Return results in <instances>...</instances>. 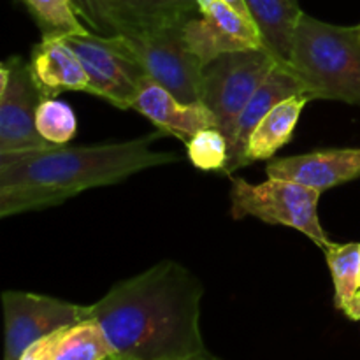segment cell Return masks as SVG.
<instances>
[{
  "label": "cell",
  "instance_id": "cell-6",
  "mask_svg": "<svg viewBox=\"0 0 360 360\" xmlns=\"http://www.w3.org/2000/svg\"><path fill=\"white\" fill-rule=\"evenodd\" d=\"M65 39L84 67L86 94L104 98L118 109H134L137 95L150 76L127 48L122 35L104 37L88 32Z\"/></svg>",
  "mask_w": 360,
  "mask_h": 360
},
{
  "label": "cell",
  "instance_id": "cell-26",
  "mask_svg": "<svg viewBox=\"0 0 360 360\" xmlns=\"http://www.w3.org/2000/svg\"><path fill=\"white\" fill-rule=\"evenodd\" d=\"M225 2L227 4H231L232 7H234L236 11H239V13L241 14H245L246 18H250V20H252V16H250V13H248V7H246V2L245 0H225ZM253 21V20H252ZM253 23H255V21H253Z\"/></svg>",
  "mask_w": 360,
  "mask_h": 360
},
{
  "label": "cell",
  "instance_id": "cell-10",
  "mask_svg": "<svg viewBox=\"0 0 360 360\" xmlns=\"http://www.w3.org/2000/svg\"><path fill=\"white\" fill-rule=\"evenodd\" d=\"M183 34L204 65L224 53L266 49L259 27L225 0H214L207 9L186 21Z\"/></svg>",
  "mask_w": 360,
  "mask_h": 360
},
{
  "label": "cell",
  "instance_id": "cell-24",
  "mask_svg": "<svg viewBox=\"0 0 360 360\" xmlns=\"http://www.w3.org/2000/svg\"><path fill=\"white\" fill-rule=\"evenodd\" d=\"M60 333L62 330H56V333L41 338L35 343H32L21 354L20 360H56V347H58Z\"/></svg>",
  "mask_w": 360,
  "mask_h": 360
},
{
  "label": "cell",
  "instance_id": "cell-22",
  "mask_svg": "<svg viewBox=\"0 0 360 360\" xmlns=\"http://www.w3.org/2000/svg\"><path fill=\"white\" fill-rule=\"evenodd\" d=\"M188 158L200 171L224 172L229 164V141L220 129H204L186 141Z\"/></svg>",
  "mask_w": 360,
  "mask_h": 360
},
{
  "label": "cell",
  "instance_id": "cell-30",
  "mask_svg": "<svg viewBox=\"0 0 360 360\" xmlns=\"http://www.w3.org/2000/svg\"><path fill=\"white\" fill-rule=\"evenodd\" d=\"M109 360H111V359H109Z\"/></svg>",
  "mask_w": 360,
  "mask_h": 360
},
{
  "label": "cell",
  "instance_id": "cell-18",
  "mask_svg": "<svg viewBox=\"0 0 360 360\" xmlns=\"http://www.w3.org/2000/svg\"><path fill=\"white\" fill-rule=\"evenodd\" d=\"M112 357L115 352L104 329L91 316L60 333L56 360H109Z\"/></svg>",
  "mask_w": 360,
  "mask_h": 360
},
{
  "label": "cell",
  "instance_id": "cell-1",
  "mask_svg": "<svg viewBox=\"0 0 360 360\" xmlns=\"http://www.w3.org/2000/svg\"><path fill=\"white\" fill-rule=\"evenodd\" d=\"M204 288L186 267L164 260L116 283L91 304L115 357L183 360L206 352L200 333Z\"/></svg>",
  "mask_w": 360,
  "mask_h": 360
},
{
  "label": "cell",
  "instance_id": "cell-20",
  "mask_svg": "<svg viewBox=\"0 0 360 360\" xmlns=\"http://www.w3.org/2000/svg\"><path fill=\"white\" fill-rule=\"evenodd\" d=\"M35 23L42 32V37H70L91 32L77 14L72 0H21Z\"/></svg>",
  "mask_w": 360,
  "mask_h": 360
},
{
  "label": "cell",
  "instance_id": "cell-28",
  "mask_svg": "<svg viewBox=\"0 0 360 360\" xmlns=\"http://www.w3.org/2000/svg\"><path fill=\"white\" fill-rule=\"evenodd\" d=\"M111 360H129V359H118V357H112Z\"/></svg>",
  "mask_w": 360,
  "mask_h": 360
},
{
  "label": "cell",
  "instance_id": "cell-29",
  "mask_svg": "<svg viewBox=\"0 0 360 360\" xmlns=\"http://www.w3.org/2000/svg\"><path fill=\"white\" fill-rule=\"evenodd\" d=\"M357 27H359V32H360V23H359V25H357Z\"/></svg>",
  "mask_w": 360,
  "mask_h": 360
},
{
  "label": "cell",
  "instance_id": "cell-11",
  "mask_svg": "<svg viewBox=\"0 0 360 360\" xmlns=\"http://www.w3.org/2000/svg\"><path fill=\"white\" fill-rule=\"evenodd\" d=\"M267 178L288 179L319 192L360 178V150L334 148L278 158L267 164Z\"/></svg>",
  "mask_w": 360,
  "mask_h": 360
},
{
  "label": "cell",
  "instance_id": "cell-2",
  "mask_svg": "<svg viewBox=\"0 0 360 360\" xmlns=\"http://www.w3.org/2000/svg\"><path fill=\"white\" fill-rule=\"evenodd\" d=\"M162 132L94 146L48 144L0 153V218L58 206L86 190L109 186L178 155L153 150Z\"/></svg>",
  "mask_w": 360,
  "mask_h": 360
},
{
  "label": "cell",
  "instance_id": "cell-8",
  "mask_svg": "<svg viewBox=\"0 0 360 360\" xmlns=\"http://www.w3.org/2000/svg\"><path fill=\"white\" fill-rule=\"evenodd\" d=\"M2 304L6 323L4 360H20L21 354L37 340L91 316V306L34 292L7 290L2 294Z\"/></svg>",
  "mask_w": 360,
  "mask_h": 360
},
{
  "label": "cell",
  "instance_id": "cell-3",
  "mask_svg": "<svg viewBox=\"0 0 360 360\" xmlns=\"http://www.w3.org/2000/svg\"><path fill=\"white\" fill-rule=\"evenodd\" d=\"M311 98L360 104L359 27L326 23L302 13L287 63Z\"/></svg>",
  "mask_w": 360,
  "mask_h": 360
},
{
  "label": "cell",
  "instance_id": "cell-21",
  "mask_svg": "<svg viewBox=\"0 0 360 360\" xmlns=\"http://www.w3.org/2000/svg\"><path fill=\"white\" fill-rule=\"evenodd\" d=\"M39 134L51 144H67L77 132V120L72 108L56 97L41 102L35 116Z\"/></svg>",
  "mask_w": 360,
  "mask_h": 360
},
{
  "label": "cell",
  "instance_id": "cell-13",
  "mask_svg": "<svg viewBox=\"0 0 360 360\" xmlns=\"http://www.w3.org/2000/svg\"><path fill=\"white\" fill-rule=\"evenodd\" d=\"M134 111L150 120L162 134L186 143L204 129H218V120L202 102H183L155 81H148L137 95Z\"/></svg>",
  "mask_w": 360,
  "mask_h": 360
},
{
  "label": "cell",
  "instance_id": "cell-16",
  "mask_svg": "<svg viewBox=\"0 0 360 360\" xmlns=\"http://www.w3.org/2000/svg\"><path fill=\"white\" fill-rule=\"evenodd\" d=\"M262 35L264 48L280 63H288L302 11L299 0H245Z\"/></svg>",
  "mask_w": 360,
  "mask_h": 360
},
{
  "label": "cell",
  "instance_id": "cell-14",
  "mask_svg": "<svg viewBox=\"0 0 360 360\" xmlns=\"http://www.w3.org/2000/svg\"><path fill=\"white\" fill-rule=\"evenodd\" d=\"M30 70L44 98L62 91H88V76L65 37H42L32 48Z\"/></svg>",
  "mask_w": 360,
  "mask_h": 360
},
{
  "label": "cell",
  "instance_id": "cell-4",
  "mask_svg": "<svg viewBox=\"0 0 360 360\" xmlns=\"http://www.w3.org/2000/svg\"><path fill=\"white\" fill-rule=\"evenodd\" d=\"M322 192L288 179L269 178L253 185L243 178L232 179L231 214L234 220L253 217L269 225H285L311 239L320 250L333 245L319 218Z\"/></svg>",
  "mask_w": 360,
  "mask_h": 360
},
{
  "label": "cell",
  "instance_id": "cell-12",
  "mask_svg": "<svg viewBox=\"0 0 360 360\" xmlns=\"http://www.w3.org/2000/svg\"><path fill=\"white\" fill-rule=\"evenodd\" d=\"M297 94H308L304 83L299 79L297 74L287 63L278 62L273 67V70L267 74L266 79L262 81V84L257 88V91L252 95V98L236 122L234 136H232L231 148H229V164L224 174H232V172L248 165L246 164V144H248L253 130L274 105Z\"/></svg>",
  "mask_w": 360,
  "mask_h": 360
},
{
  "label": "cell",
  "instance_id": "cell-17",
  "mask_svg": "<svg viewBox=\"0 0 360 360\" xmlns=\"http://www.w3.org/2000/svg\"><path fill=\"white\" fill-rule=\"evenodd\" d=\"M309 101L313 98L308 94H297L274 105L250 136L246 144V164L269 160L276 151L290 143L302 109Z\"/></svg>",
  "mask_w": 360,
  "mask_h": 360
},
{
  "label": "cell",
  "instance_id": "cell-7",
  "mask_svg": "<svg viewBox=\"0 0 360 360\" xmlns=\"http://www.w3.org/2000/svg\"><path fill=\"white\" fill-rule=\"evenodd\" d=\"M183 27L185 23L122 37L151 81L167 88L179 101L200 102L204 63L190 49Z\"/></svg>",
  "mask_w": 360,
  "mask_h": 360
},
{
  "label": "cell",
  "instance_id": "cell-15",
  "mask_svg": "<svg viewBox=\"0 0 360 360\" xmlns=\"http://www.w3.org/2000/svg\"><path fill=\"white\" fill-rule=\"evenodd\" d=\"M120 35L183 25L200 14L197 0H111Z\"/></svg>",
  "mask_w": 360,
  "mask_h": 360
},
{
  "label": "cell",
  "instance_id": "cell-27",
  "mask_svg": "<svg viewBox=\"0 0 360 360\" xmlns=\"http://www.w3.org/2000/svg\"><path fill=\"white\" fill-rule=\"evenodd\" d=\"M183 360H221L218 357H214L213 354H210V352H202V354H197V355H192V357L188 359H183Z\"/></svg>",
  "mask_w": 360,
  "mask_h": 360
},
{
  "label": "cell",
  "instance_id": "cell-5",
  "mask_svg": "<svg viewBox=\"0 0 360 360\" xmlns=\"http://www.w3.org/2000/svg\"><path fill=\"white\" fill-rule=\"evenodd\" d=\"M278 60L267 49L224 53L202 69V102L218 120L231 148L236 122Z\"/></svg>",
  "mask_w": 360,
  "mask_h": 360
},
{
  "label": "cell",
  "instance_id": "cell-9",
  "mask_svg": "<svg viewBox=\"0 0 360 360\" xmlns=\"http://www.w3.org/2000/svg\"><path fill=\"white\" fill-rule=\"evenodd\" d=\"M44 95L39 90L30 63L11 56L0 67V153L48 146L39 134L35 116Z\"/></svg>",
  "mask_w": 360,
  "mask_h": 360
},
{
  "label": "cell",
  "instance_id": "cell-23",
  "mask_svg": "<svg viewBox=\"0 0 360 360\" xmlns=\"http://www.w3.org/2000/svg\"><path fill=\"white\" fill-rule=\"evenodd\" d=\"M83 23L94 34L104 37L120 35V25L111 0H72Z\"/></svg>",
  "mask_w": 360,
  "mask_h": 360
},
{
  "label": "cell",
  "instance_id": "cell-19",
  "mask_svg": "<svg viewBox=\"0 0 360 360\" xmlns=\"http://www.w3.org/2000/svg\"><path fill=\"white\" fill-rule=\"evenodd\" d=\"M333 274L334 302L343 311L360 294V245H333L323 250Z\"/></svg>",
  "mask_w": 360,
  "mask_h": 360
},
{
  "label": "cell",
  "instance_id": "cell-25",
  "mask_svg": "<svg viewBox=\"0 0 360 360\" xmlns=\"http://www.w3.org/2000/svg\"><path fill=\"white\" fill-rule=\"evenodd\" d=\"M343 313L348 316V319L360 320V294L347 306V308L343 309Z\"/></svg>",
  "mask_w": 360,
  "mask_h": 360
}]
</instances>
